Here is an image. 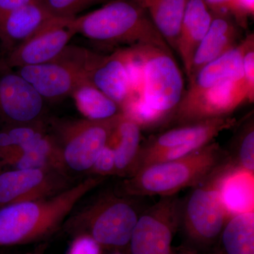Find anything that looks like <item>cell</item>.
Wrapping results in <instances>:
<instances>
[{"instance_id":"8","label":"cell","mask_w":254,"mask_h":254,"mask_svg":"<svg viewBox=\"0 0 254 254\" xmlns=\"http://www.w3.org/2000/svg\"><path fill=\"white\" fill-rule=\"evenodd\" d=\"M92 53L86 48L68 45L61 54L48 63L14 70L45 101H58L71 96L76 88L89 81L88 71Z\"/></svg>"},{"instance_id":"24","label":"cell","mask_w":254,"mask_h":254,"mask_svg":"<svg viewBox=\"0 0 254 254\" xmlns=\"http://www.w3.org/2000/svg\"><path fill=\"white\" fill-rule=\"evenodd\" d=\"M48 131V120L0 128V170L31 141Z\"/></svg>"},{"instance_id":"5","label":"cell","mask_w":254,"mask_h":254,"mask_svg":"<svg viewBox=\"0 0 254 254\" xmlns=\"http://www.w3.org/2000/svg\"><path fill=\"white\" fill-rule=\"evenodd\" d=\"M133 198L116 192L104 193L76 212L72 211L62 230L72 237L88 235L103 250L127 252L142 213Z\"/></svg>"},{"instance_id":"19","label":"cell","mask_w":254,"mask_h":254,"mask_svg":"<svg viewBox=\"0 0 254 254\" xmlns=\"http://www.w3.org/2000/svg\"><path fill=\"white\" fill-rule=\"evenodd\" d=\"M228 163V162H227ZM254 173L228 163L220 182L222 203L230 217L254 211Z\"/></svg>"},{"instance_id":"21","label":"cell","mask_w":254,"mask_h":254,"mask_svg":"<svg viewBox=\"0 0 254 254\" xmlns=\"http://www.w3.org/2000/svg\"><path fill=\"white\" fill-rule=\"evenodd\" d=\"M215 250L221 254H254V211L230 217Z\"/></svg>"},{"instance_id":"13","label":"cell","mask_w":254,"mask_h":254,"mask_svg":"<svg viewBox=\"0 0 254 254\" xmlns=\"http://www.w3.org/2000/svg\"><path fill=\"white\" fill-rule=\"evenodd\" d=\"M131 48H120L110 55L93 52L88 78L98 90L126 109L134 100L133 81L130 73Z\"/></svg>"},{"instance_id":"30","label":"cell","mask_w":254,"mask_h":254,"mask_svg":"<svg viewBox=\"0 0 254 254\" xmlns=\"http://www.w3.org/2000/svg\"><path fill=\"white\" fill-rule=\"evenodd\" d=\"M203 1L208 6L209 9L211 10L212 12L231 15L241 26L240 0H203Z\"/></svg>"},{"instance_id":"23","label":"cell","mask_w":254,"mask_h":254,"mask_svg":"<svg viewBox=\"0 0 254 254\" xmlns=\"http://www.w3.org/2000/svg\"><path fill=\"white\" fill-rule=\"evenodd\" d=\"M78 111L90 120H104L124 113L121 107L89 81L83 83L71 95Z\"/></svg>"},{"instance_id":"17","label":"cell","mask_w":254,"mask_h":254,"mask_svg":"<svg viewBox=\"0 0 254 254\" xmlns=\"http://www.w3.org/2000/svg\"><path fill=\"white\" fill-rule=\"evenodd\" d=\"M213 14L203 0H189L177 38L176 53L187 78L193 57L213 20Z\"/></svg>"},{"instance_id":"36","label":"cell","mask_w":254,"mask_h":254,"mask_svg":"<svg viewBox=\"0 0 254 254\" xmlns=\"http://www.w3.org/2000/svg\"><path fill=\"white\" fill-rule=\"evenodd\" d=\"M113 254H125L123 253H121V252H114Z\"/></svg>"},{"instance_id":"4","label":"cell","mask_w":254,"mask_h":254,"mask_svg":"<svg viewBox=\"0 0 254 254\" xmlns=\"http://www.w3.org/2000/svg\"><path fill=\"white\" fill-rule=\"evenodd\" d=\"M72 23L76 34L105 46H150L173 53L146 11L133 0H109L99 9L73 18Z\"/></svg>"},{"instance_id":"11","label":"cell","mask_w":254,"mask_h":254,"mask_svg":"<svg viewBox=\"0 0 254 254\" xmlns=\"http://www.w3.org/2000/svg\"><path fill=\"white\" fill-rule=\"evenodd\" d=\"M73 18H54L35 34L6 52L0 63L12 69L51 61L63 53L76 32Z\"/></svg>"},{"instance_id":"16","label":"cell","mask_w":254,"mask_h":254,"mask_svg":"<svg viewBox=\"0 0 254 254\" xmlns=\"http://www.w3.org/2000/svg\"><path fill=\"white\" fill-rule=\"evenodd\" d=\"M54 18L39 0L25 5L0 18V43L6 53L26 41Z\"/></svg>"},{"instance_id":"20","label":"cell","mask_w":254,"mask_h":254,"mask_svg":"<svg viewBox=\"0 0 254 254\" xmlns=\"http://www.w3.org/2000/svg\"><path fill=\"white\" fill-rule=\"evenodd\" d=\"M148 13L152 23L173 52L189 0H133Z\"/></svg>"},{"instance_id":"27","label":"cell","mask_w":254,"mask_h":254,"mask_svg":"<svg viewBox=\"0 0 254 254\" xmlns=\"http://www.w3.org/2000/svg\"><path fill=\"white\" fill-rule=\"evenodd\" d=\"M247 45L244 52L242 59L244 78H245L251 103L254 100V35H248L246 37Z\"/></svg>"},{"instance_id":"14","label":"cell","mask_w":254,"mask_h":254,"mask_svg":"<svg viewBox=\"0 0 254 254\" xmlns=\"http://www.w3.org/2000/svg\"><path fill=\"white\" fill-rule=\"evenodd\" d=\"M237 124V119L229 115L180 125L141 143L138 155L181 146L200 139L214 141L221 132L230 129Z\"/></svg>"},{"instance_id":"34","label":"cell","mask_w":254,"mask_h":254,"mask_svg":"<svg viewBox=\"0 0 254 254\" xmlns=\"http://www.w3.org/2000/svg\"><path fill=\"white\" fill-rule=\"evenodd\" d=\"M172 254H198L195 251L189 248L187 246L182 245L180 247L173 248Z\"/></svg>"},{"instance_id":"1","label":"cell","mask_w":254,"mask_h":254,"mask_svg":"<svg viewBox=\"0 0 254 254\" xmlns=\"http://www.w3.org/2000/svg\"><path fill=\"white\" fill-rule=\"evenodd\" d=\"M90 176L58 194L0 208V248L48 242L80 200L104 181Z\"/></svg>"},{"instance_id":"28","label":"cell","mask_w":254,"mask_h":254,"mask_svg":"<svg viewBox=\"0 0 254 254\" xmlns=\"http://www.w3.org/2000/svg\"><path fill=\"white\" fill-rule=\"evenodd\" d=\"M88 173L103 177L115 175V150L109 143L100 152Z\"/></svg>"},{"instance_id":"35","label":"cell","mask_w":254,"mask_h":254,"mask_svg":"<svg viewBox=\"0 0 254 254\" xmlns=\"http://www.w3.org/2000/svg\"><path fill=\"white\" fill-rule=\"evenodd\" d=\"M198 253V252H197ZM198 254H221L218 250H215L210 251V252H204V253H198Z\"/></svg>"},{"instance_id":"32","label":"cell","mask_w":254,"mask_h":254,"mask_svg":"<svg viewBox=\"0 0 254 254\" xmlns=\"http://www.w3.org/2000/svg\"><path fill=\"white\" fill-rule=\"evenodd\" d=\"M254 14V0H240V16L241 26L247 27L248 18Z\"/></svg>"},{"instance_id":"3","label":"cell","mask_w":254,"mask_h":254,"mask_svg":"<svg viewBox=\"0 0 254 254\" xmlns=\"http://www.w3.org/2000/svg\"><path fill=\"white\" fill-rule=\"evenodd\" d=\"M227 162V150L213 141L186 156L148 165L125 177L116 193L135 198L177 195L198 185Z\"/></svg>"},{"instance_id":"25","label":"cell","mask_w":254,"mask_h":254,"mask_svg":"<svg viewBox=\"0 0 254 254\" xmlns=\"http://www.w3.org/2000/svg\"><path fill=\"white\" fill-rule=\"evenodd\" d=\"M227 161L233 168L254 173V120L253 113L244 120L232 142L231 151H227Z\"/></svg>"},{"instance_id":"7","label":"cell","mask_w":254,"mask_h":254,"mask_svg":"<svg viewBox=\"0 0 254 254\" xmlns=\"http://www.w3.org/2000/svg\"><path fill=\"white\" fill-rule=\"evenodd\" d=\"M124 113L104 120L50 119L48 131L59 147L66 171L88 173L109 143Z\"/></svg>"},{"instance_id":"31","label":"cell","mask_w":254,"mask_h":254,"mask_svg":"<svg viewBox=\"0 0 254 254\" xmlns=\"http://www.w3.org/2000/svg\"><path fill=\"white\" fill-rule=\"evenodd\" d=\"M37 0H0V18Z\"/></svg>"},{"instance_id":"22","label":"cell","mask_w":254,"mask_h":254,"mask_svg":"<svg viewBox=\"0 0 254 254\" xmlns=\"http://www.w3.org/2000/svg\"><path fill=\"white\" fill-rule=\"evenodd\" d=\"M117 138L115 150V175L128 176L141 145L142 128L125 113L113 134Z\"/></svg>"},{"instance_id":"26","label":"cell","mask_w":254,"mask_h":254,"mask_svg":"<svg viewBox=\"0 0 254 254\" xmlns=\"http://www.w3.org/2000/svg\"><path fill=\"white\" fill-rule=\"evenodd\" d=\"M52 16L56 18H74L80 13L95 5L109 0H39Z\"/></svg>"},{"instance_id":"15","label":"cell","mask_w":254,"mask_h":254,"mask_svg":"<svg viewBox=\"0 0 254 254\" xmlns=\"http://www.w3.org/2000/svg\"><path fill=\"white\" fill-rule=\"evenodd\" d=\"M211 24L195 52L190 66V81L203 66L236 48L243 41V29L231 15L213 13Z\"/></svg>"},{"instance_id":"2","label":"cell","mask_w":254,"mask_h":254,"mask_svg":"<svg viewBox=\"0 0 254 254\" xmlns=\"http://www.w3.org/2000/svg\"><path fill=\"white\" fill-rule=\"evenodd\" d=\"M141 62L139 94L124 113L145 128L173 121L185 95V81L173 53L150 46H136Z\"/></svg>"},{"instance_id":"18","label":"cell","mask_w":254,"mask_h":254,"mask_svg":"<svg viewBox=\"0 0 254 254\" xmlns=\"http://www.w3.org/2000/svg\"><path fill=\"white\" fill-rule=\"evenodd\" d=\"M22 169L53 170L68 174L59 147L49 131L26 145L3 165L0 172Z\"/></svg>"},{"instance_id":"6","label":"cell","mask_w":254,"mask_h":254,"mask_svg":"<svg viewBox=\"0 0 254 254\" xmlns=\"http://www.w3.org/2000/svg\"><path fill=\"white\" fill-rule=\"evenodd\" d=\"M227 162L191 187L182 201L180 228L189 248L198 253L215 250L230 215L222 203L220 182Z\"/></svg>"},{"instance_id":"10","label":"cell","mask_w":254,"mask_h":254,"mask_svg":"<svg viewBox=\"0 0 254 254\" xmlns=\"http://www.w3.org/2000/svg\"><path fill=\"white\" fill-rule=\"evenodd\" d=\"M73 185L68 174L57 170H4L0 172V208L52 196Z\"/></svg>"},{"instance_id":"9","label":"cell","mask_w":254,"mask_h":254,"mask_svg":"<svg viewBox=\"0 0 254 254\" xmlns=\"http://www.w3.org/2000/svg\"><path fill=\"white\" fill-rule=\"evenodd\" d=\"M181 205L177 195L161 196L142 211L127 254H172L173 237L180 228Z\"/></svg>"},{"instance_id":"33","label":"cell","mask_w":254,"mask_h":254,"mask_svg":"<svg viewBox=\"0 0 254 254\" xmlns=\"http://www.w3.org/2000/svg\"><path fill=\"white\" fill-rule=\"evenodd\" d=\"M48 242H42V243L38 244L36 248L31 252H28L26 254H45L47 249H48ZM0 254H14L11 253H7L6 252H0Z\"/></svg>"},{"instance_id":"12","label":"cell","mask_w":254,"mask_h":254,"mask_svg":"<svg viewBox=\"0 0 254 254\" xmlns=\"http://www.w3.org/2000/svg\"><path fill=\"white\" fill-rule=\"evenodd\" d=\"M45 103L25 78L0 63V128L45 121Z\"/></svg>"},{"instance_id":"29","label":"cell","mask_w":254,"mask_h":254,"mask_svg":"<svg viewBox=\"0 0 254 254\" xmlns=\"http://www.w3.org/2000/svg\"><path fill=\"white\" fill-rule=\"evenodd\" d=\"M103 250L91 237L81 235L73 237L66 254H102Z\"/></svg>"}]
</instances>
